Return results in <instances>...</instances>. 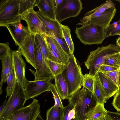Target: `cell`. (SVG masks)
Segmentation results:
<instances>
[{"mask_svg": "<svg viewBox=\"0 0 120 120\" xmlns=\"http://www.w3.org/2000/svg\"><path fill=\"white\" fill-rule=\"evenodd\" d=\"M68 99L75 109V120H85L86 114L97 103L94 94L84 87Z\"/></svg>", "mask_w": 120, "mask_h": 120, "instance_id": "1", "label": "cell"}, {"mask_svg": "<svg viewBox=\"0 0 120 120\" xmlns=\"http://www.w3.org/2000/svg\"><path fill=\"white\" fill-rule=\"evenodd\" d=\"M120 52V48L118 46L111 44L99 47L90 52L84 62L85 66L89 70V74L95 76L107 58Z\"/></svg>", "mask_w": 120, "mask_h": 120, "instance_id": "2", "label": "cell"}, {"mask_svg": "<svg viewBox=\"0 0 120 120\" xmlns=\"http://www.w3.org/2000/svg\"><path fill=\"white\" fill-rule=\"evenodd\" d=\"M69 63L63 73L67 82L69 97L83 86V75L80 65L74 54L69 55Z\"/></svg>", "mask_w": 120, "mask_h": 120, "instance_id": "3", "label": "cell"}, {"mask_svg": "<svg viewBox=\"0 0 120 120\" xmlns=\"http://www.w3.org/2000/svg\"><path fill=\"white\" fill-rule=\"evenodd\" d=\"M105 29L89 23L80 27H76L75 33L77 38L85 45L101 44L105 39Z\"/></svg>", "mask_w": 120, "mask_h": 120, "instance_id": "4", "label": "cell"}, {"mask_svg": "<svg viewBox=\"0 0 120 120\" xmlns=\"http://www.w3.org/2000/svg\"><path fill=\"white\" fill-rule=\"evenodd\" d=\"M20 0H0V26H6L20 22L21 16L19 13Z\"/></svg>", "mask_w": 120, "mask_h": 120, "instance_id": "5", "label": "cell"}, {"mask_svg": "<svg viewBox=\"0 0 120 120\" xmlns=\"http://www.w3.org/2000/svg\"><path fill=\"white\" fill-rule=\"evenodd\" d=\"M26 101L24 90L17 80L13 92L0 114V120H7L14 112L24 106Z\"/></svg>", "mask_w": 120, "mask_h": 120, "instance_id": "6", "label": "cell"}, {"mask_svg": "<svg viewBox=\"0 0 120 120\" xmlns=\"http://www.w3.org/2000/svg\"><path fill=\"white\" fill-rule=\"evenodd\" d=\"M116 12V8H110L102 13L90 11L84 14V16L80 19V22L77 25L82 26L91 23L101 26L105 30L110 25Z\"/></svg>", "mask_w": 120, "mask_h": 120, "instance_id": "7", "label": "cell"}, {"mask_svg": "<svg viewBox=\"0 0 120 120\" xmlns=\"http://www.w3.org/2000/svg\"><path fill=\"white\" fill-rule=\"evenodd\" d=\"M83 9L80 0H63L56 8V20L60 23L68 18L77 17Z\"/></svg>", "mask_w": 120, "mask_h": 120, "instance_id": "8", "label": "cell"}, {"mask_svg": "<svg viewBox=\"0 0 120 120\" xmlns=\"http://www.w3.org/2000/svg\"><path fill=\"white\" fill-rule=\"evenodd\" d=\"M51 79L26 81L23 89L26 101L34 98L42 93L50 91Z\"/></svg>", "mask_w": 120, "mask_h": 120, "instance_id": "9", "label": "cell"}, {"mask_svg": "<svg viewBox=\"0 0 120 120\" xmlns=\"http://www.w3.org/2000/svg\"><path fill=\"white\" fill-rule=\"evenodd\" d=\"M21 20L26 21L29 32L35 35H48L49 32L33 8L30 9L21 16Z\"/></svg>", "mask_w": 120, "mask_h": 120, "instance_id": "10", "label": "cell"}, {"mask_svg": "<svg viewBox=\"0 0 120 120\" xmlns=\"http://www.w3.org/2000/svg\"><path fill=\"white\" fill-rule=\"evenodd\" d=\"M40 108L39 101L34 99L30 104L14 112L7 120H36L40 115Z\"/></svg>", "mask_w": 120, "mask_h": 120, "instance_id": "11", "label": "cell"}, {"mask_svg": "<svg viewBox=\"0 0 120 120\" xmlns=\"http://www.w3.org/2000/svg\"><path fill=\"white\" fill-rule=\"evenodd\" d=\"M13 64L17 82L24 89L27 79L25 76L26 64L19 50L12 51Z\"/></svg>", "mask_w": 120, "mask_h": 120, "instance_id": "12", "label": "cell"}, {"mask_svg": "<svg viewBox=\"0 0 120 120\" xmlns=\"http://www.w3.org/2000/svg\"><path fill=\"white\" fill-rule=\"evenodd\" d=\"M35 35L30 33L19 47V49L27 62L35 69Z\"/></svg>", "mask_w": 120, "mask_h": 120, "instance_id": "13", "label": "cell"}, {"mask_svg": "<svg viewBox=\"0 0 120 120\" xmlns=\"http://www.w3.org/2000/svg\"><path fill=\"white\" fill-rule=\"evenodd\" d=\"M5 27L9 32L15 45L19 47L30 33L27 27L24 26L20 22L10 24Z\"/></svg>", "mask_w": 120, "mask_h": 120, "instance_id": "14", "label": "cell"}, {"mask_svg": "<svg viewBox=\"0 0 120 120\" xmlns=\"http://www.w3.org/2000/svg\"><path fill=\"white\" fill-rule=\"evenodd\" d=\"M36 13L49 32L53 33L58 38L62 40L63 38L60 26V23L57 20L49 18L39 11Z\"/></svg>", "mask_w": 120, "mask_h": 120, "instance_id": "15", "label": "cell"}, {"mask_svg": "<svg viewBox=\"0 0 120 120\" xmlns=\"http://www.w3.org/2000/svg\"><path fill=\"white\" fill-rule=\"evenodd\" d=\"M39 11L51 19L56 20L55 0H36L35 6Z\"/></svg>", "mask_w": 120, "mask_h": 120, "instance_id": "16", "label": "cell"}, {"mask_svg": "<svg viewBox=\"0 0 120 120\" xmlns=\"http://www.w3.org/2000/svg\"><path fill=\"white\" fill-rule=\"evenodd\" d=\"M2 65L1 72V79L0 82V94L3 92L2 86L3 83L7 81V79L13 66L12 51L9 52L4 57L0 59Z\"/></svg>", "mask_w": 120, "mask_h": 120, "instance_id": "17", "label": "cell"}, {"mask_svg": "<svg viewBox=\"0 0 120 120\" xmlns=\"http://www.w3.org/2000/svg\"><path fill=\"white\" fill-rule=\"evenodd\" d=\"M97 73L100 82L108 99L118 92V87L104 73L99 71Z\"/></svg>", "mask_w": 120, "mask_h": 120, "instance_id": "18", "label": "cell"}, {"mask_svg": "<svg viewBox=\"0 0 120 120\" xmlns=\"http://www.w3.org/2000/svg\"><path fill=\"white\" fill-rule=\"evenodd\" d=\"M55 86L61 99H68L69 97L67 84L62 73L54 77Z\"/></svg>", "mask_w": 120, "mask_h": 120, "instance_id": "19", "label": "cell"}, {"mask_svg": "<svg viewBox=\"0 0 120 120\" xmlns=\"http://www.w3.org/2000/svg\"><path fill=\"white\" fill-rule=\"evenodd\" d=\"M93 94L98 103L104 105L108 100L107 95L100 82L97 73L95 75Z\"/></svg>", "mask_w": 120, "mask_h": 120, "instance_id": "20", "label": "cell"}, {"mask_svg": "<svg viewBox=\"0 0 120 120\" xmlns=\"http://www.w3.org/2000/svg\"><path fill=\"white\" fill-rule=\"evenodd\" d=\"M107 110L105 108L104 105L97 103L85 114V120H98L107 115Z\"/></svg>", "mask_w": 120, "mask_h": 120, "instance_id": "21", "label": "cell"}, {"mask_svg": "<svg viewBox=\"0 0 120 120\" xmlns=\"http://www.w3.org/2000/svg\"><path fill=\"white\" fill-rule=\"evenodd\" d=\"M47 45L53 51L66 59H69V56L57 42L51 36L43 35Z\"/></svg>", "mask_w": 120, "mask_h": 120, "instance_id": "22", "label": "cell"}, {"mask_svg": "<svg viewBox=\"0 0 120 120\" xmlns=\"http://www.w3.org/2000/svg\"><path fill=\"white\" fill-rule=\"evenodd\" d=\"M35 53L36 62V71L30 69L34 75H37L41 68L42 61V55L39 44L35 36L34 42Z\"/></svg>", "mask_w": 120, "mask_h": 120, "instance_id": "23", "label": "cell"}, {"mask_svg": "<svg viewBox=\"0 0 120 120\" xmlns=\"http://www.w3.org/2000/svg\"><path fill=\"white\" fill-rule=\"evenodd\" d=\"M64 108L54 105L52 106L47 110L46 120H62Z\"/></svg>", "mask_w": 120, "mask_h": 120, "instance_id": "24", "label": "cell"}, {"mask_svg": "<svg viewBox=\"0 0 120 120\" xmlns=\"http://www.w3.org/2000/svg\"><path fill=\"white\" fill-rule=\"evenodd\" d=\"M63 38L69 48L70 53L73 54L74 51V46L71 35V30L67 26L60 23Z\"/></svg>", "mask_w": 120, "mask_h": 120, "instance_id": "25", "label": "cell"}, {"mask_svg": "<svg viewBox=\"0 0 120 120\" xmlns=\"http://www.w3.org/2000/svg\"><path fill=\"white\" fill-rule=\"evenodd\" d=\"M49 68L54 77L62 73L67 66L53 62L50 59L47 60Z\"/></svg>", "mask_w": 120, "mask_h": 120, "instance_id": "26", "label": "cell"}, {"mask_svg": "<svg viewBox=\"0 0 120 120\" xmlns=\"http://www.w3.org/2000/svg\"><path fill=\"white\" fill-rule=\"evenodd\" d=\"M7 86L6 89V98L10 96L13 90L17 81L13 66L11 70L7 80Z\"/></svg>", "mask_w": 120, "mask_h": 120, "instance_id": "27", "label": "cell"}, {"mask_svg": "<svg viewBox=\"0 0 120 120\" xmlns=\"http://www.w3.org/2000/svg\"><path fill=\"white\" fill-rule=\"evenodd\" d=\"M47 45L49 52V59L53 62L67 66L69 63V59H67L60 56Z\"/></svg>", "mask_w": 120, "mask_h": 120, "instance_id": "28", "label": "cell"}, {"mask_svg": "<svg viewBox=\"0 0 120 120\" xmlns=\"http://www.w3.org/2000/svg\"><path fill=\"white\" fill-rule=\"evenodd\" d=\"M36 0H20L19 8V13L21 16L30 9L35 6Z\"/></svg>", "mask_w": 120, "mask_h": 120, "instance_id": "29", "label": "cell"}, {"mask_svg": "<svg viewBox=\"0 0 120 120\" xmlns=\"http://www.w3.org/2000/svg\"><path fill=\"white\" fill-rule=\"evenodd\" d=\"M95 75L93 76L89 74L83 75V86L93 93Z\"/></svg>", "mask_w": 120, "mask_h": 120, "instance_id": "30", "label": "cell"}, {"mask_svg": "<svg viewBox=\"0 0 120 120\" xmlns=\"http://www.w3.org/2000/svg\"><path fill=\"white\" fill-rule=\"evenodd\" d=\"M120 31V18L116 22L110 24L105 30V38L114 36L115 33Z\"/></svg>", "mask_w": 120, "mask_h": 120, "instance_id": "31", "label": "cell"}, {"mask_svg": "<svg viewBox=\"0 0 120 120\" xmlns=\"http://www.w3.org/2000/svg\"><path fill=\"white\" fill-rule=\"evenodd\" d=\"M103 64L120 68V52L107 58Z\"/></svg>", "mask_w": 120, "mask_h": 120, "instance_id": "32", "label": "cell"}, {"mask_svg": "<svg viewBox=\"0 0 120 120\" xmlns=\"http://www.w3.org/2000/svg\"><path fill=\"white\" fill-rule=\"evenodd\" d=\"M115 8V4L112 0H107L105 3L91 10L92 12L102 13L111 8Z\"/></svg>", "mask_w": 120, "mask_h": 120, "instance_id": "33", "label": "cell"}, {"mask_svg": "<svg viewBox=\"0 0 120 120\" xmlns=\"http://www.w3.org/2000/svg\"><path fill=\"white\" fill-rule=\"evenodd\" d=\"M50 91L51 92L54 98L55 104L54 106L56 107L64 108L61 99L59 95L56 88L55 85L51 84L50 87Z\"/></svg>", "mask_w": 120, "mask_h": 120, "instance_id": "34", "label": "cell"}, {"mask_svg": "<svg viewBox=\"0 0 120 120\" xmlns=\"http://www.w3.org/2000/svg\"><path fill=\"white\" fill-rule=\"evenodd\" d=\"M52 36L58 43L65 52L69 56L70 54L69 48L66 43L58 38L53 33L50 32L49 34Z\"/></svg>", "mask_w": 120, "mask_h": 120, "instance_id": "35", "label": "cell"}, {"mask_svg": "<svg viewBox=\"0 0 120 120\" xmlns=\"http://www.w3.org/2000/svg\"><path fill=\"white\" fill-rule=\"evenodd\" d=\"M119 70L104 73L117 86Z\"/></svg>", "mask_w": 120, "mask_h": 120, "instance_id": "36", "label": "cell"}, {"mask_svg": "<svg viewBox=\"0 0 120 120\" xmlns=\"http://www.w3.org/2000/svg\"><path fill=\"white\" fill-rule=\"evenodd\" d=\"M11 49L9 46V43L7 42L5 43H0V59L4 57L9 51Z\"/></svg>", "mask_w": 120, "mask_h": 120, "instance_id": "37", "label": "cell"}, {"mask_svg": "<svg viewBox=\"0 0 120 120\" xmlns=\"http://www.w3.org/2000/svg\"><path fill=\"white\" fill-rule=\"evenodd\" d=\"M120 69L114 66L103 64L100 68L98 71L104 73L119 70Z\"/></svg>", "mask_w": 120, "mask_h": 120, "instance_id": "38", "label": "cell"}, {"mask_svg": "<svg viewBox=\"0 0 120 120\" xmlns=\"http://www.w3.org/2000/svg\"><path fill=\"white\" fill-rule=\"evenodd\" d=\"M112 104L117 111L120 112V92H118L114 95Z\"/></svg>", "mask_w": 120, "mask_h": 120, "instance_id": "39", "label": "cell"}, {"mask_svg": "<svg viewBox=\"0 0 120 120\" xmlns=\"http://www.w3.org/2000/svg\"><path fill=\"white\" fill-rule=\"evenodd\" d=\"M107 115L111 120H120V113L107 111Z\"/></svg>", "mask_w": 120, "mask_h": 120, "instance_id": "40", "label": "cell"}, {"mask_svg": "<svg viewBox=\"0 0 120 120\" xmlns=\"http://www.w3.org/2000/svg\"><path fill=\"white\" fill-rule=\"evenodd\" d=\"M73 108V106L70 103L67 106L64 107L63 109L64 116L62 120H68L69 112Z\"/></svg>", "mask_w": 120, "mask_h": 120, "instance_id": "41", "label": "cell"}, {"mask_svg": "<svg viewBox=\"0 0 120 120\" xmlns=\"http://www.w3.org/2000/svg\"><path fill=\"white\" fill-rule=\"evenodd\" d=\"M75 112L74 108L70 110L68 113V120H71L75 119Z\"/></svg>", "mask_w": 120, "mask_h": 120, "instance_id": "42", "label": "cell"}, {"mask_svg": "<svg viewBox=\"0 0 120 120\" xmlns=\"http://www.w3.org/2000/svg\"><path fill=\"white\" fill-rule=\"evenodd\" d=\"M7 101L6 98V99L4 101L3 104L0 107V114H1L5 108Z\"/></svg>", "mask_w": 120, "mask_h": 120, "instance_id": "43", "label": "cell"}, {"mask_svg": "<svg viewBox=\"0 0 120 120\" xmlns=\"http://www.w3.org/2000/svg\"><path fill=\"white\" fill-rule=\"evenodd\" d=\"M63 1V0H55L56 8L58 7Z\"/></svg>", "mask_w": 120, "mask_h": 120, "instance_id": "44", "label": "cell"}, {"mask_svg": "<svg viewBox=\"0 0 120 120\" xmlns=\"http://www.w3.org/2000/svg\"><path fill=\"white\" fill-rule=\"evenodd\" d=\"M118 92H120V69L119 70L118 80Z\"/></svg>", "mask_w": 120, "mask_h": 120, "instance_id": "45", "label": "cell"}, {"mask_svg": "<svg viewBox=\"0 0 120 120\" xmlns=\"http://www.w3.org/2000/svg\"><path fill=\"white\" fill-rule=\"evenodd\" d=\"M116 45L120 48V36L116 39Z\"/></svg>", "mask_w": 120, "mask_h": 120, "instance_id": "46", "label": "cell"}, {"mask_svg": "<svg viewBox=\"0 0 120 120\" xmlns=\"http://www.w3.org/2000/svg\"><path fill=\"white\" fill-rule=\"evenodd\" d=\"M36 120H44L42 117L39 115L37 118Z\"/></svg>", "mask_w": 120, "mask_h": 120, "instance_id": "47", "label": "cell"}, {"mask_svg": "<svg viewBox=\"0 0 120 120\" xmlns=\"http://www.w3.org/2000/svg\"><path fill=\"white\" fill-rule=\"evenodd\" d=\"M105 116L99 119L98 120H106L105 118Z\"/></svg>", "mask_w": 120, "mask_h": 120, "instance_id": "48", "label": "cell"}, {"mask_svg": "<svg viewBox=\"0 0 120 120\" xmlns=\"http://www.w3.org/2000/svg\"><path fill=\"white\" fill-rule=\"evenodd\" d=\"M105 117L106 120H111L107 115Z\"/></svg>", "mask_w": 120, "mask_h": 120, "instance_id": "49", "label": "cell"}, {"mask_svg": "<svg viewBox=\"0 0 120 120\" xmlns=\"http://www.w3.org/2000/svg\"><path fill=\"white\" fill-rule=\"evenodd\" d=\"M116 35H119L120 36V31L118 32H117L115 33V34H114V36H115Z\"/></svg>", "mask_w": 120, "mask_h": 120, "instance_id": "50", "label": "cell"}, {"mask_svg": "<svg viewBox=\"0 0 120 120\" xmlns=\"http://www.w3.org/2000/svg\"><path fill=\"white\" fill-rule=\"evenodd\" d=\"M115 1H117L119 2L120 3V0H115Z\"/></svg>", "mask_w": 120, "mask_h": 120, "instance_id": "51", "label": "cell"}, {"mask_svg": "<svg viewBox=\"0 0 120 120\" xmlns=\"http://www.w3.org/2000/svg\"></svg>", "mask_w": 120, "mask_h": 120, "instance_id": "52", "label": "cell"}]
</instances>
